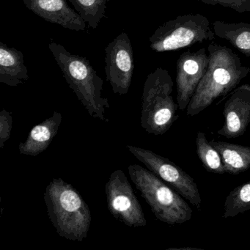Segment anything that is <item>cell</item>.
I'll use <instances>...</instances> for the list:
<instances>
[{
	"mask_svg": "<svg viewBox=\"0 0 250 250\" xmlns=\"http://www.w3.org/2000/svg\"><path fill=\"white\" fill-rule=\"evenodd\" d=\"M209 58L205 48L197 52L187 51L176 64L177 104L180 110L187 109L208 67Z\"/></svg>",
	"mask_w": 250,
	"mask_h": 250,
	"instance_id": "30bf717a",
	"label": "cell"
},
{
	"mask_svg": "<svg viewBox=\"0 0 250 250\" xmlns=\"http://www.w3.org/2000/svg\"><path fill=\"white\" fill-rule=\"evenodd\" d=\"M27 9L48 22L74 31H84L83 17L69 6L66 0H23Z\"/></svg>",
	"mask_w": 250,
	"mask_h": 250,
	"instance_id": "7c38bea8",
	"label": "cell"
},
{
	"mask_svg": "<svg viewBox=\"0 0 250 250\" xmlns=\"http://www.w3.org/2000/svg\"><path fill=\"white\" fill-rule=\"evenodd\" d=\"M48 215L57 233L74 241L87 238L91 225L90 208L71 184L53 178L44 192Z\"/></svg>",
	"mask_w": 250,
	"mask_h": 250,
	"instance_id": "7a4b0ae2",
	"label": "cell"
},
{
	"mask_svg": "<svg viewBox=\"0 0 250 250\" xmlns=\"http://www.w3.org/2000/svg\"><path fill=\"white\" fill-rule=\"evenodd\" d=\"M62 119L61 112L56 111L50 118L35 125L29 133L27 140L19 146L20 153L37 156L45 151L58 134Z\"/></svg>",
	"mask_w": 250,
	"mask_h": 250,
	"instance_id": "4fadbf2b",
	"label": "cell"
},
{
	"mask_svg": "<svg viewBox=\"0 0 250 250\" xmlns=\"http://www.w3.org/2000/svg\"><path fill=\"white\" fill-rule=\"evenodd\" d=\"M127 148L134 157L144 164L149 170L167 183L178 194L200 210L202 199L198 187L193 178L185 171L174 162L156 154L152 150L129 145L127 146Z\"/></svg>",
	"mask_w": 250,
	"mask_h": 250,
	"instance_id": "52a82bcc",
	"label": "cell"
},
{
	"mask_svg": "<svg viewBox=\"0 0 250 250\" xmlns=\"http://www.w3.org/2000/svg\"><path fill=\"white\" fill-rule=\"evenodd\" d=\"M58 66L70 88L75 93L90 116L108 122L106 109L110 107L107 98L102 97L103 80L89 60L68 52L60 43L49 44Z\"/></svg>",
	"mask_w": 250,
	"mask_h": 250,
	"instance_id": "3957f363",
	"label": "cell"
},
{
	"mask_svg": "<svg viewBox=\"0 0 250 250\" xmlns=\"http://www.w3.org/2000/svg\"><path fill=\"white\" fill-rule=\"evenodd\" d=\"M222 156L227 173L238 175L250 168V147L222 141H210Z\"/></svg>",
	"mask_w": 250,
	"mask_h": 250,
	"instance_id": "9a60e30c",
	"label": "cell"
},
{
	"mask_svg": "<svg viewBox=\"0 0 250 250\" xmlns=\"http://www.w3.org/2000/svg\"><path fill=\"white\" fill-rule=\"evenodd\" d=\"M128 170L136 188L159 220L173 225L191 219L192 209L184 197L153 172L138 165H130Z\"/></svg>",
	"mask_w": 250,
	"mask_h": 250,
	"instance_id": "5b68a950",
	"label": "cell"
},
{
	"mask_svg": "<svg viewBox=\"0 0 250 250\" xmlns=\"http://www.w3.org/2000/svg\"><path fill=\"white\" fill-rule=\"evenodd\" d=\"M206 5H219L224 8L233 10L238 14L250 13V0H198Z\"/></svg>",
	"mask_w": 250,
	"mask_h": 250,
	"instance_id": "ffe728a7",
	"label": "cell"
},
{
	"mask_svg": "<svg viewBox=\"0 0 250 250\" xmlns=\"http://www.w3.org/2000/svg\"><path fill=\"white\" fill-rule=\"evenodd\" d=\"M74 9L83 17L88 27L96 29L103 19L106 18L108 0H68Z\"/></svg>",
	"mask_w": 250,
	"mask_h": 250,
	"instance_id": "ac0fdd59",
	"label": "cell"
},
{
	"mask_svg": "<svg viewBox=\"0 0 250 250\" xmlns=\"http://www.w3.org/2000/svg\"><path fill=\"white\" fill-rule=\"evenodd\" d=\"M225 122L218 135L236 138L246 132L250 124V85L243 84L232 91L223 109Z\"/></svg>",
	"mask_w": 250,
	"mask_h": 250,
	"instance_id": "8fae6325",
	"label": "cell"
},
{
	"mask_svg": "<svg viewBox=\"0 0 250 250\" xmlns=\"http://www.w3.org/2000/svg\"><path fill=\"white\" fill-rule=\"evenodd\" d=\"M208 52V67L187 106L188 116L198 115L215 100L235 90L250 74V67L243 65L232 49L211 43Z\"/></svg>",
	"mask_w": 250,
	"mask_h": 250,
	"instance_id": "6da1fadb",
	"label": "cell"
},
{
	"mask_svg": "<svg viewBox=\"0 0 250 250\" xmlns=\"http://www.w3.org/2000/svg\"><path fill=\"white\" fill-rule=\"evenodd\" d=\"M28 80L23 52L0 42V83L17 87Z\"/></svg>",
	"mask_w": 250,
	"mask_h": 250,
	"instance_id": "5bb4252c",
	"label": "cell"
},
{
	"mask_svg": "<svg viewBox=\"0 0 250 250\" xmlns=\"http://www.w3.org/2000/svg\"><path fill=\"white\" fill-rule=\"evenodd\" d=\"M105 74L112 91L125 95L129 90L135 68L134 51L125 32L117 36L105 48Z\"/></svg>",
	"mask_w": 250,
	"mask_h": 250,
	"instance_id": "9c48e42d",
	"label": "cell"
},
{
	"mask_svg": "<svg viewBox=\"0 0 250 250\" xmlns=\"http://www.w3.org/2000/svg\"><path fill=\"white\" fill-rule=\"evenodd\" d=\"M107 207L111 214L126 226L146 227L147 220L125 173L117 169L105 186Z\"/></svg>",
	"mask_w": 250,
	"mask_h": 250,
	"instance_id": "ba28073f",
	"label": "cell"
},
{
	"mask_svg": "<svg viewBox=\"0 0 250 250\" xmlns=\"http://www.w3.org/2000/svg\"><path fill=\"white\" fill-rule=\"evenodd\" d=\"M216 39L207 17L202 14H186L169 20L156 29L149 39L150 47L158 53L178 51L196 43Z\"/></svg>",
	"mask_w": 250,
	"mask_h": 250,
	"instance_id": "8992f818",
	"label": "cell"
},
{
	"mask_svg": "<svg viewBox=\"0 0 250 250\" xmlns=\"http://www.w3.org/2000/svg\"><path fill=\"white\" fill-rule=\"evenodd\" d=\"M173 81L167 70L158 68L147 76L142 96L140 124L146 132L165 134L178 119V104L172 96Z\"/></svg>",
	"mask_w": 250,
	"mask_h": 250,
	"instance_id": "277c9868",
	"label": "cell"
},
{
	"mask_svg": "<svg viewBox=\"0 0 250 250\" xmlns=\"http://www.w3.org/2000/svg\"><path fill=\"white\" fill-rule=\"evenodd\" d=\"M197 156L208 172L212 173H226L222 156L218 150L208 141L204 133L198 131L196 137Z\"/></svg>",
	"mask_w": 250,
	"mask_h": 250,
	"instance_id": "e0dca14e",
	"label": "cell"
},
{
	"mask_svg": "<svg viewBox=\"0 0 250 250\" xmlns=\"http://www.w3.org/2000/svg\"><path fill=\"white\" fill-rule=\"evenodd\" d=\"M250 210V181L235 187L225 199L223 217H235Z\"/></svg>",
	"mask_w": 250,
	"mask_h": 250,
	"instance_id": "d6986e66",
	"label": "cell"
},
{
	"mask_svg": "<svg viewBox=\"0 0 250 250\" xmlns=\"http://www.w3.org/2000/svg\"><path fill=\"white\" fill-rule=\"evenodd\" d=\"M213 31L219 39L228 41L243 55L250 58V22L213 23Z\"/></svg>",
	"mask_w": 250,
	"mask_h": 250,
	"instance_id": "2e32d148",
	"label": "cell"
},
{
	"mask_svg": "<svg viewBox=\"0 0 250 250\" xmlns=\"http://www.w3.org/2000/svg\"><path fill=\"white\" fill-rule=\"evenodd\" d=\"M12 128V115L3 109L0 112V148H3L5 143L9 140Z\"/></svg>",
	"mask_w": 250,
	"mask_h": 250,
	"instance_id": "44dd1931",
	"label": "cell"
}]
</instances>
